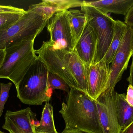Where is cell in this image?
Returning <instances> with one entry per match:
<instances>
[{
  "label": "cell",
  "instance_id": "obj_1",
  "mask_svg": "<svg viewBox=\"0 0 133 133\" xmlns=\"http://www.w3.org/2000/svg\"><path fill=\"white\" fill-rule=\"evenodd\" d=\"M66 102L59 112L64 120L65 129L87 133H104L95 100L87 94L70 88Z\"/></svg>",
  "mask_w": 133,
  "mask_h": 133
},
{
  "label": "cell",
  "instance_id": "obj_2",
  "mask_svg": "<svg viewBox=\"0 0 133 133\" xmlns=\"http://www.w3.org/2000/svg\"><path fill=\"white\" fill-rule=\"evenodd\" d=\"M49 73L46 66L38 58L16 87L17 97L23 104L30 105L49 102L53 93L48 84Z\"/></svg>",
  "mask_w": 133,
  "mask_h": 133
},
{
  "label": "cell",
  "instance_id": "obj_3",
  "mask_svg": "<svg viewBox=\"0 0 133 133\" xmlns=\"http://www.w3.org/2000/svg\"><path fill=\"white\" fill-rule=\"evenodd\" d=\"M35 40L14 45L5 50L4 58L0 68V79L12 81L16 87L28 69L38 58L34 48Z\"/></svg>",
  "mask_w": 133,
  "mask_h": 133
},
{
  "label": "cell",
  "instance_id": "obj_4",
  "mask_svg": "<svg viewBox=\"0 0 133 133\" xmlns=\"http://www.w3.org/2000/svg\"><path fill=\"white\" fill-rule=\"evenodd\" d=\"M48 21L39 13L26 11L18 20L0 29V50L22 41L35 40Z\"/></svg>",
  "mask_w": 133,
  "mask_h": 133
},
{
  "label": "cell",
  "instance_id": "obj_5",
  "mask_svg": "<svg viewBox=\"0 0 133 133\" xmlns=\"http://www.w3.org/2000/svg\"><path fill=\"white\" fill-rule=\"evenodd\" d=\"M81 8L86 15L87 23L92 27L97 36V52L94 61L97 63L103 59L110 47L115 20L108 14L86 4L83 1Z\"/></svg>",
  "mask_w": 133,
  "mask_h": 133
},
{
  "label": "cell",
  "instance_id": "obj_6",
  "mask_svg": "<svg viewBox=\"0 0 133 133\" xmlns=\"http://www.w3.org/2000/svg\"><path fill=\"white\" fill-rule=\"evenodd\" d=\"M38 58L47 67L49 72L63 79L70 88L79 91L65 59V52L55 47L49 41H43L39 49L35 50Z\"/></svg>",
  "mask_w": 133,
  "mask_h": 133
},
{
  "label": "cell",
  "instance_id": "obj_7",
  "mask_svg": "<svg viewBox=\"0 0 133 133\" xmlns=\"http://www.w3.org/2000/svg\"><path fill=\"white\" fill-rule=\"evenodd\" d=\"M133 55V27L128 26L111 62L110 77L106 90H115L116 85L121 80L123 73L127 69Z\"/></svg>",
  "mask_w": 133,
  "mask_h": 133
},
{
  "label": "cell",
  "instance_id": "obj_8",
  "mask_svg": "<svg viewBox=\"0 0 133 133\" xmlns=\"http://www.w3.org/2000/svg\"><path fill=\"white\" fill-rule=\"evenodd\" d=\"M66 11L55 13L48 20L46 27L50 36V41L58 49L72 52L75 46Z\"/></svg>",
  "mask_w": 133,
  "mask_h": 133
},
{
  "label": "cell",
  "instance_id": "obj_9",
  "mask_svg": "<svg viewBox=\"0 0 133 133\" xmlns=\"http://www.w3.org/2000/svg\"><path fill=\"white\" fill-rule=\"evenodd\" d=\"M115 90H106L96 100L104 133H121L122 129L117 116Z\"/></svg>",
  "mask_w": 133,
  "mask_h": 133
},
{
  "label": "cell",
  "instance_id": "obj_10",
  "mask_svg": "<svg viewBox=\"0 0 133 133\" xmlns=\"http://www.w3.org/2000/svg\"><path fill=\"white\" fill-rule=\"evenodd\" d=\"M110 66L103 58L88 67V95L91 99L96 100L106 90L110 76Z\"/></svg>",
  "mask_w": 133,
  "mask_h": 133
},
{
  "label": "cell",
  "instance_id": "obj_11",
  "mask_svg": "<svg viewBox=\"0 0 133 133\" xmlns=\"http://www.w3.org/2000/svg\"><path fill=\"white\" fill-rule=\"evenodd\" d=\"M36 116L30 107L16 111L8 110L2 128L10 133H36Z\"/></svg>",
  "mask_w": 133,
  "mask_h": 133
},
{
  "label": "cell",
  "instance_id": "obj_12",
  "mask_svg": "<svg viewBox=\"0 0 133 133\" xmlns=\"http://www.w3.org/2000/svg\"><path fill=\"white\" fill-rule=\"evenodd\" d=\"M97 36L92 27L87 23L74 51L89 67L94 63L97 49Z\"/></svg>",
  "mask_w": 133,
  "mask_h": 133
},
{
  "label": "cell",
  "instance_id": "obj_13",
  "mask_svg": "<svg viewBox=\"0 0 133 133\" xmlns=\"http://www.w3.org/2000/svg\"><path fill=\"white\" fill-rule=\"evenodd\" d=\"M83 4V1L78 0H43L30 5L28 10L39 13L49 20L56 12L81 7Z\"/></svg>",
  "mask_w": 133,
  "mask_h": 133
},
{
  "label": "cell",
  "instance_id": "obj_14",
  "mask_svg": "<svg viewBox=\"0 0 133 133\" xmlns=\"http://www.w3.org/2000/svg\"><path fill=\"white\" fill-rule=\"evenodd\" d=\"M65 57L67 66L78 85L80 91L88 94V67L74 51L72 52H66Z\"/></svg>",
  "mask_w": 133,
  "mask_h": 133
},
{
  "label": "cell",
  "instance_id": "obj_15",
  "mask_svg": "<svg viewBox=\"0 0 133 133\" xmlns=\"http://www.w3.org/2000/svg\"><path fill=\"white\" fill-rule=\"evenodd\" d=\"M84 3L105 14L112 13L125 16L133 5V0H104L86 1Z\"/></svg>",
  "mask_w": 133,
  "mask_h": 133
},
{
  "label": "cell",
  "instance_id": "obj_16",
  "mask_svg": "<svg viewBox=\"0 0 133 133\" xmlns=\"http://www.w3.org/2000/svg\"><path fill=\"white\" fill-rule=\"evenodd\" d=\"M117 116L122 130L133 122V107L127 102L125 94L117 93Z\"/></svg>",
  "mask_w": 133,
  "mask_h": 133
},
{
  "label": "cell",
  "instance_id": "obj_17",
  "mask_svg": "<svg viewBox=\"0 0 133 133\" xmlns=\"http://www.w3.org/2000/svg\"><path fill=\"white\" fill-rule=\"evenodd\" d=\"M66 15L76 45L87 24L86 15L81 10L77 9L67 10Z\"/></svg>",
  "mask_w": 133,
  "mask_h": 133
},
{
  "label": "cell",
  "instance_id": "obj_18",
  "mask_svg": "<svg viewBox=\"0 0 133 133\" xmlns=\"http://www.w3.org/2000/svg\"><path fill=\"white\" fill-rule=\"evenodd\" d=\"M127 27L128 26L122 21L119 20L115 21L113 38L110 47L104 58L109 65L120 45Z\"/></svg>",
  "mask_w": 133,
  "mask_h": 133
},
{
  "label": "cell",
  "instance_id": "obj_19",
  "mask_svg": "<svg viewBox=\"0 0 133 133\" xmlns=\"http://www.w3.org/2000/svg\"><path fill=\"white\" fill-rule=\"evenodd\" d=\"M35 130L38 132L59 133L56 130L55 125L54 108L49 102H46L40 122L35 125Z\"/></svg>",
  "mask_w": 133,
  "mask_h": 133
},
{
  "label": "cell",
  "instance_id": "obj_20",
  "mask_svg": "<svg viewBox=\"0 0 133 133\" xmlns=\"http://www.w3.org/2000/svg\"><path fill=\"white\" fill-rule=\"evenodd\" d=\"M48 83L49 87L52 90H60L68 93L70 90V87L63 79L50 73H49L48 75Z\"/></svg>",
  "mask_w": 133,
  "mask_h": 133
},
{
  "label": "cell",
  "instance_id": "obj_21",
  "mask_svg": "<svg viewBox=\"0 0 133 133\" xmlns=\"http://www.w3.org/2000/svg\"><path fill=\"white\" fill-rule=\"evenodd\" d=\"M12 86L11 83H0V117H1L4 109V105L8 100L9 91Z\"/></svg>",
  "mask_w": 133,
  "mask_h": 133
},
{
  "label": "cell",
  "instance_id": "obj_22",
  "mask_svg": "<svg viewBox=\"0 0 133 133\" xmlns=\"http://www.w3.org/2000/svg\"><path fill=\"white\" fill-rule=\"evenodd\" d=\"M25 13L0 12V29L17 21Z\"/></svg>",
  "mask_w": 133,
  "mask_h": 133
},
{
  "label": "cell",
  "instance_id": "obj_23",
  "mask_svg": "<svg viewBox=\"0 0 133 133\" xmlns=\"http://www.w3.org/2000/svg\"><path fill=\"white\" fill-rule=\"evenodd\" d=\"M26 11L23 9L19 8L11 5H0V12L9 13H25Z\"/></svg>",
  "mask_w": 133,
  "mask_h": 133
},
{
  "label": "cell",
  "instance_id": "obj_24",
  "mask_svg": "<svg viewBox=\"0 0 133 133\" xmlns=\"http://www.w3.org/2000/svg\"><path fill=\"white\" fill-rule=\"evenodd\" d=\"M125 23L127 26L133 27V5L125 16Z\"/></svg>",
  "mask_w": 133,
  "mask_h": 133
},
{
  "label": "cell",
  "instance_id": "obj_25",
  "mask_svg": "<svg viewBox=\"0 0 133 133\" xmlns=\"http://www.w3.org/2000/svg\"><path fill=\"white\" fill-rule=\"evenodd\" d=\"M126 98L129 104L133 107V87L130 84L128 86Z\"/></svg>",
  "mask_w": 133,
  "mask_h": 133
},
{
  "label": "cell",
  "instance_id": "obj_26",
  "mask_svg": "<svg viewBox=\"0 0 133 133\" xmlns=\"http://www.w3.org/2000/svg\"><path fill=\"white\" fill-rule=\"evenodd\" d=\"M132 58V62L131 66L130 68L129 76L127 79L128 82L130 84L132 85L133 87V55Z\"/></svg>",
  "mask_w": 133,
  "mask_h": 133
},
{
  "label": "cell",
  "instance_id": "obj_27",
  "mask_svg": "<svg viewBox=\"0 0 133 133\" xmlns=\"http://www.w3.org/2000/svg\"><path fill=\"white\" fill-rule=\"evenodd\" d=\"M121 133H133V122L129 126L123 130Z\"/></svg>",
  "mask_w": 133,
  "mask_h": 133
},
{
  "label": "cell",
  "instance_id": "obj_28",
  "mask_svg": "<svg viewBox=\"0 0 133 133\" xmlns=\"http://www.w3.org/2000/svg\"><path fill=\"white\" fill-rule=\"evenodd\" d=\"M61 133H87L73 129H65Z\"/></svg>",
  "mask_w": 133,
  "mask_h": 133
},
{
  "label": "cell",
  "instance_id": "obj_29",
  "mask_svg": "<svg viewBox=\"0 0 133 133\" xmlns=\"http://www.w3.org/2000/svg\"><path fill=\"white\" fill-rule=\"evenodd\" d=\"M5 55V50H0V68L4 61Z\"/></svg>",
  "mask_w": 133,
  "mask_h": 133
},
{
  "label": "cell",
  "instance_id": "obj_30",
  "mask_svg": "<svg viewBox=\"0 0 133 133\" xmlns=\"http://www.w3.org/2000/svg\"><path fill=\"white\" fill-rule=\"evenodd\" d=\"M36 133H46L38 132H36Z\"/></svg>",
  "mask_w": 133,
  "mask_h": 133
},
{
  "label": "cell",
  "instance_id": "obj_31",
  "mask_svg": "<svg viewBox=\"0 0 133 133\" xmlns=\"http://www.w3.org/2000/svg\"><path fill=\"white\" fill-rule=\"evenodd\" d=\"M0 133H4V132H2V131L0 130Z\"/></svg>",
  "mask_w": 133,
  "mask_h": 133
}]
</instances>
